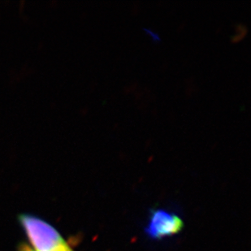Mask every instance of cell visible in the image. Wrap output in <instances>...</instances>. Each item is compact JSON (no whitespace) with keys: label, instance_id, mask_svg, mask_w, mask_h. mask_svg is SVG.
Wrapping results in <instances>:
<instances>
[{"label":"cell","instance_id":"cell-1","mask_svg":"<svg viewBox=\"0 0 251 251\" xmlns=\"http://www.w3.org/2000/svg\"><path fill=\"white\" fill-rule=\"evenodd\" d=\"M19 221L36 251H62L69 247L55 227L42 219L23 214Z\"/></svg>","mask_w":251,"mask_h":251},{"label":"cell","instance_id":"cell-2","mask_svg":"<svg viewBox=\"0 0 251 251\" xmlns=\"http://www.w3.org/2000/svg\"><path fill=\"white\" fill-rule=\"evenodd\" d=\"M184 224L179 216L159 209L151 211L146 232L152 239H161L180 232Z\"/></svg>","mask_w":251,"mask_h":251},{"label":"cell","instance_id":"cell-3","mask_svg":"<svg viewBox=\"0 0 251 251\" xmlns=\"http://www.w3.org/2000/svg\"><path fill=\"white\" fill-rule=\"evenodd\" d=\"M236 33L234 36H232V41L233 43L238 42L244 38L247 33V28L244 25L239 24L236 26Z\"/></svg>","mask_w":251,"mask_h":251},{"label":"cell","instance_id":"cell-4","mask_svg":"<svg viewBox=\"0 0 251 251\" xmlns=\"http://www.w3.org/2000/svg\"><path fill=\"white\" fill-rule=\"evenodd\" d=\"M143 30L146 32V33H147L148 35L151 36V37L152 39L154 41V43H158L159 41L161 40L160 38H159V36L156 33H154L153 31L151 30L150 28H143Z\"/></svg>","mask_w":251,"mask_h":251},{"label":"cell","instance_id":"cell-5","mask_svg":"<svg viewBox=\"0 0 251 251\" xmlns=\"http://www.w3.org/2000/svg\"><path fill=\"white\" fill-rule=\"evenodd\" d=\"M20 251H34L33 250L31 249L30 247H28L26 245H22Z\"/></svg>","mask_w":251,"mask_h":251}]
</instances>
